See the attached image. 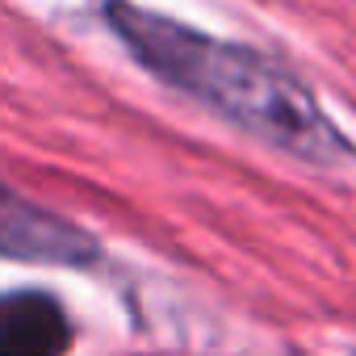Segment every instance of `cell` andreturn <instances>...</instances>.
Wrapping results in <instances>:
<instances>
[{"label":"cell","instance_id":"1","mask_svg":"<svg viewBox=\"0 0 356 356\" xmlns=\"http://www.w3.org/2000/svg\"><path fill=\"white\" fill-rule=\"evenodd\" d=\"M105 22L155 80L202 101L260 143L318 168L352 159L348 138L281 59L243 42H222L130 0H109Z\"/></svg>","mask_w":356,"mask_h":356},{"label":"cell","instance_id":"2","mask_svg":"<svg viewBox=\"0 0 356 356\" xmlns=\"http://www.w3.org/2000/svg\"><path fill=\"white\" fill-rule=\"evenodd\" d=\"M0 256L26 264H67L84 268L97 260V243L88 231L67 222L63 214L38 206L0 181Z\"/></svg>","mask_w":356,"mask_h":356},{"label":"cell","instance_id":"3","mask_svg":"<svg viewBox=\"0 0 356 356\" xmlns=\"http://www.w3.org/2000/svg\"><path fill=\"white\" fill-rule=\"evenodd\" d=\"M72 318L47 289L0 293V356H67Z\"/></svg>","mask_w":356,"mask_h":356}]
</instances>
